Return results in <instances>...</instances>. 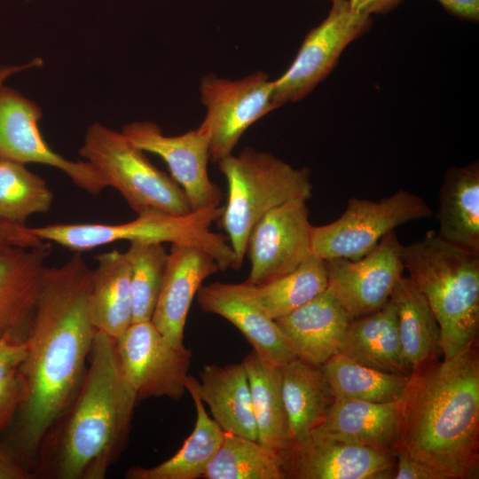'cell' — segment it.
<instances>
[{
    "instance_id": "obj_1",
    "label": "cell",
    "mask_w": 479,
    "mask_h": 479,
    "mask_svg": "<svg viewBox=\"0 0 479 479\" xmlns=\"http://www.w3.org/2000/svg\"><path fill=\"white\" fill-rule=\"evenodd\" d=\"M91 272L77 253L47 267L43 277L18 368L25 398L4 438L31 472L43 437L72 404L87 371L97 332L88 307Z\"/></svg>"
},
{
    "instance_id": "obj_2",
    "label": "cell",
    "mask_w": 479,
    "mask_h": 479,
    "mask_svg": "<svg viewBox=\"0 0 479 479\" xmlns=\"http://www.w3.org/2000/svg\"><path fill=\"white\" fill-rule=\"evenodd\" d=\"M399 450L439 479L477 478L479 359L475 342L412 372L397 400ZM393 450V451H394Z\"/></svg>"
},
{
    "instance_id": "obj_3",
    "label": "cell",
    "mask_w": 479,
    "mask_h": 479,
    "mask_svg": "<svg viewBox=\"0 0 479 479\" xmlns=\"http://www.w3.org/2000/svg\"><path fill=\"white\" fill-rule=\"evenodd\" d=\"M137 402L115 339L97 331L79 391L40 444L35 478L104 479L124 449Z\"/></svg>"
},
{
    "instance_id": "obj_4",
    "label": "cell",
    "mask_w": 479,
    "mask_h": 479,
    "mask_svg": "<svg viewBox=\"0 0 479 479\" xmlns=\"http://www.w3.org/2000/svg\"><path fill=\"white\" fill-rule=\"evenodd\" d=\"M402 260L438 323L444 358L476 342L479 254L428 231L420 240L403 246Z\"/></svg>"
},
{
    "instance_id": "obj_5",
    "label": "cell",
    "mask_w": 479,
    "mask_h": 479,
    "mask_svg": "<svg viewBox=\"0 0 479 479\" xmlns=\"http://www.w3.org/2000/svg\"><path fill=\"white\" fill-rule=\"evenodd\" d=\"M217 166L228 184L227 204L219 220L235 255V270H240L255 224L283 203L311 198L310 171L249 146L222 159Z\"/></svg>"
},
{
    "instance_id": "obj_6",
    "label": "cell",
    "mask_w": 479,
    "mask_h": 479,
    "mask_svg": "<svg viewBox=\"0 0 479 479\" xmlns=\"http://www.w3.org/2000/svg\"><path fill=\"white\" fill-rule=\"evenodd\" d=\"M223 212L224 206L192 210L186 215L148 209L123 224H57L30 231L41 240L76 252L120 240L189 246L209 254L220 271L235 270L236 258L227 236L211 231L212 224L219 220Z\"/></svg>"
},
{
    "instance_id": "obj_7",
    "label": "cell",
    "mask_w": 479,
    "mask_h": 479,
    "mask_svg": "<svg viewBox=\"0 0 479 479\" xmlns=\"http://www.w3.org/2000/svg\"><path fill=\"white\" fill-rule=\"evenodd\" d=\"M145 152L122 132L98 122L86 131L79 153L115 188L137 215L159 209L174 215L192 212L188 198L175 179L155 167Z\"/></svg>"
},
{
    "instance_id": "obj_8",
    "label": "cell",
    "mask_w": 479,
    "mask_h": 479,
    "mask_svg": "<svg viewBox=\"0 0 479 479\" xmlns=\"http://www.w3.org/2000/svg\"><path fill=\"white\" fill-rule=\"evenodd\" d=\"M432 216V209L417 194L404 189L379 200L349 199L335 221L311 228V252L323 260H357L400 225Z\"/></svg>"
},
{
    "instance_id": "obj_9",
    "label": "cell",
    "mask_w": 479,
    "mask_h": 479,
    "mask_svg": "<svg viewBox=\"0 0 479 479\" xmlns=\"http://www.w3.org/2000/svg\"><path fill=\"white\" fill-rule=\"evenodd\" d=\"M199 89L207 109L200 125L208 132L210 160L216 163L232 154L252 124L277 109L272 100L273 80L263 71L236 80L208 74Z\"/></svg>"
},
{
    "instance_id": "obj_10",
    "label": "cell",
    "mask_w": 479,
    "mask_h": 479,
    "mask_svg": "<svg viewBox=\"0 0 479 479\" xmlns=\"http://www.w3.org/2000/svg\"><path fill=\"white\" fill-rule=\"evenodd\" d=\"M332 1L326 19L307 34L288 69L273 81L277 108L310 93L335 67L343 50L371 27V16L353 11L349 0Z\"/></svg>"
},
{
    "instance_id": "obj_11",
    "label": "cell",
    "mask_w": 479,
    "mask_h": 479,
    "mask_svg": "<svg viewBox=\"0 0 479 479\" xmlns=\"http://www.w3.org/2000/svg\"><path fill=\"white\" fill-rule=\"evenodd\" d=\"M115 346L122 374L137 401L177 400L187 391L191 349L172 346L151 320L131 323Z\"/></svg>"
},
{
    "instance_id": "obj_12",
    "label": "cell",
    "mask_w": 479,
    "mask_h": 479,
    "mask_svg": "<svg viewBox=\"0 0 479 479\" xmlns=\"http://www.w3.org/2000/svg\"><path fill=\"white\" fill-rule=\"evenodd\" d=\"M41 117V108L35 102L0 85V160L56 168L76 186L92 194L108 187L90 162L70 161L49 146L39 130Z\"/></svg>"
},
{
    "instance_id": "obj_13",
    "label": "cell",
    "mask_w": 479,
    "mask_h": 479,
    "mask_svg": "<svg viewBox=\"0 0 479 479\" xmlns=\"http://www.w3.org/2000/svg\"><path fill=\"white\" fill-rule=\"evenodd\" d=\"M285 478L388 479L393 478V451L348 443L313 430L292 442L280 456Z\"/></svg>"
},
{
    "instance_id": "obj_14",
    "label": "cell",
    "mask_w": 479,
    "mask_h": 479,
    "mask_svg": "<svg viewBox=\"0 0 479 479\" xmlns=\"http://www.w3.org/2000/svg\"><path fill=\"white\" fill-rule=\"evenodd\" d=\"M311 228L307 200L296 199L266 213L252 228L246 255L251 286H262L298 267L311 254Z\"/></svg>"
},
{
    "instance_id": "obj_15",
    "label": "cell",
    "mask_w": 479,
    "mask_h": 479,
    "mask_svg": "<svg viewBox=\"0 0 479 479\" xmlns=\"http://www.w3.org/2000/svg\"><path fill=\"white\" fill-rule=\"evenodd\" d=\"M403 246L392 231L357 260H325L328 287L351 319L378 310L389 300L404 276Z\"/></svg>"
},
{
    "instance_id": "obj_16",
    "label": "cell",
    "mask_w": 479,
    "mask_h": 479,
    "mask_svg": "<svg viewBox=\"0 0 479 479\" xmlns=\"http://www.w3.org/2000/svg\"><path fill=\"white\" fill-rule=\"evenodd\" d=\"M121 131L137 147L166 162L192 210L220 206L223 192L208 177L209 135L203 126L181 135L166 136L154 122L143 121L125 124Z\"/></svg>"
},
{
    "instance_id": "obj_17",
    "label": "cell",
    "mask_w": 479,
    "mask_h": 479,
    "mask_svg": "<svg viewBox=\"0 0 479 479\" xmlns=\"http://www.w3.org/2000/svg\"><path fill=\"white\" fill-rule=\"evenodd\" d=\"M201 310L223 317L235 326L263 360L281 367L297 357L287 337L255 300L250 285L214 282L200 287Z\"/></svg>"
},
{
    "instance_id": "obj_18",
    "label": "cell",
    "mask_w": 479,
    "mask_h": 479,
    "mask_svg": "<svg viewBox=\"0 0 479 479\" xmlns=\"http://www.w3.org/2000/svg\"><path fill=\"white\" fill-rule=\"evenodd\" d=\"M51 252L49 241L0 247V338L26 339Z\"/></svg>"
},
{
    "instance_id": "obj_19",
    "label": "cell",
    "mask_w": 479,
    "mask_h": 479,
    "mask_svg": "<svg viewBox=\"0 0 479 479\" xmlns=\"http://www.w3.org/2000/svg\"><path fill=\"white\" fill-rule=\"evenodd\" d=\"M219 271L209 254L193 247L171 244L151 321L175 348H186L184 331L192 302L202 282Z\"/></svg>"
},
{
    "instance_id": "obj_20",
    "label": "cell",
    "mask_w": 479,
    "mask_h": 479,
    "mask_svg": "<svg viewBox=\"0 0 479 479\" xmlns=\"http://www.w3.org/2000/svg\"><path fill=\"white\" fill-rule=\"evenodd\" d=\"M351 320L328 287L307 303L275 319L297 357L318 366L339 353Z\"/></svg>"
},
{
    "instance_id": "obj_21",
    "label": "cell",
    "mask_w": 479,
    "mask_h": 479,
    "mask_svg": "<svg viewBox=\"0 0 479 479\" xmlns=\"http://www.w3.org/2000/svg\"><path fill=\"white\" fill-rule=\"evenodd\" d=\"M339 353L376 370L411 375L404 360L397 312L391 298L378 310L350 321Z\"/></svg>"
},
{
    "instance_id": "obj_22",
    "label": "cell",
    "mask_w": 479,
    "mask_h": 479,
    "mask_svg": "<svg viewBox=\"0 0 479 479\" xmlns=\"http://www.w3.org/2000/svg\"><path fill=\"white\" fill-rule=\"evenodd\" d=\"M198 392L224 431L257 441L250 387L242 362L205 365L200 373Z\"/></svg>"
},
{
    "instance_id": "obj_23",
    "label": "cell",
    "mask_w": 479,
    "mask_h": 479,
    "mask_svg": "<svg viewBox=\"0 0 479 479\" xmlns=\"http://www.w3.org/2000/svg\"><path fill=\"white\" fill-rule=\"evenodd\" d=\"M316 430L348 443L393 451L397 441V401L334 399Z\"/></svg>"
},
{
    "instance_id": "obj_24",
    "label": "cell",
    "mask_w": 479,
    "mask_h": 479,
    "mask_svg": "<svg viewBox=\"0 0 479 479\" xmlns=\"http://www.w3.org/2000/svg\"><path fill=\"white\" fill-rule=\"evenodd\" d=\"M438 235L479 254V164L446 170L439 191Z\"/></svg>"
},
{
    "instance_id": "obj_25",
    "label": "cell",
    "mask_w": 479,
    "mask_h": 479,
    "mask_svg": "<svg viewBox=\"0 0 479 479\" xmlns=\"http://www.w3.org/2000/svg\"><path fill=\"white\" fill-rule=\"evenodd\" d=\"M88 307L97 331L117 339L132 323L130 265L117 249L98 255Z\"/></svg>"
},
{
    "instance_id": "obj_26",
    "label": "cell",
    "mask_w": 479,
    "mask_h": 479,
    "mask_svg": "<svg viewBox=\"0 0 479 479\" xmlns=\"http://www.w3.org/2000/svg\"><path fill=\"white\" fill-rule=\"evenodd\" d=\"M281 394L292 442L316 429L334 400L321 366L294 357L280 367Z\"/></svg>"
},
{
    "instance_id": "obj_27",
    "label": "cell",
    "mask_w": 479,
    "mask_h": 479,
    "mask_svg": "<svg viewBox=\"0 0 479 479\" xmlns=\"http://www.w3.org/2000/svg\"><path fill=\"white\" fill-rule=\"evenodd\" d=\"M186 389L196 409V422L182 447L169 459L151 467H132L128 479H196L201 477L218 450L224 430L211 419L198 392V381L188 375Z\"/></svg>"
},
{
    "instance_id": "obj_28",
    "label": "cell",
    "mask_w": 479,
    "mask_h": 479,
    "mask_svg": "<svg viewBox=\"0 0 479 479\" xmlns=\"http://www.w3.org/2000/svg\"><path fill=\"white\" fill-rule=\"evenodd\" d=\"M390 298L397 308L404 360L412 373L436 361L442 353L440 328L426 299L409 277H401Z\"/></svg>"
},
{
    "instance_id": "obj_29",
    "label": "cell",
    "mask_w": 479,
    "mask_h": 479,
    "mask_svg": "<svg viewBox=\"0 0 479 479\" xmlns=\"http://www.w3.org/2000/svg\"><path fill=\"white\" fill-rule=\"evenodd\" d=\"M248 378L257 441L279 457L291 446L281 394V371L254 350L242 361Z\"/></svg>"
},
{
    "instance_id": "obj_30",
    "label": "cell",
    "mask_w": 479,
    "mask_h": 479,
    "mask_svg": "<svg viewBox=\"0 0 479 479\" xmlns=\"http://www.w3.org/2000/svg\"><path fill=\"white\" fill-rule=\"evenodd\" d=\"M321 369L334 399L397 401L410 377L368 367L340 353L326 360Z\"/></svg>"
},
{
    "instance_id": "obj_31",
    "label": "cell",
    "mask_w": 479,
    "mask_h": 479,
    "mask_svg": "<svg viewBox=\"0 0 479 479\" xmlns=\"http://www.w3.org/2000/svg\"><path fill=\"white\" fill-rule=\"evenodd\" d=\"M205 479H284L280 457L258 441L224 431Z\"/></svg>"
},
{
    "instance_id": "obj_32",
    "label": "cell",
    "mask_w": 479,
    "mask_h": 479,
    "mask_svg": "<svg viewBox=\"0 0 479 479\" xmlns=\"http://www.w3.org/2000/svg\"><path fill=\"white\" fill-rule=\"evenodd\" d=\"M251 291L267 314L282 318L307 303L328 287L325 260L311 254L292 271Z\"/></svg>"
},
{
    "instance_id": "obj_33",
    "label": "cell",
    "mask_w": 479,
    "mask_h": 479,
    "mask_svg": "<svg viewBox=\"0 0 479 479\" xmlns=\"http://www.w3.org/2000/svg\"><path fill=\"white\" fill-rule=\"evenodd\" d=\"M53 194L25 164L0 160V220L25 225L35 214L50 210Z\"/></svg>"
},
{
    "instance_id": "obj_34",
    "label": "cell",
    "mask_w": 479,
    "mask_h": 479,
    "mask_svg": "<svg viewBox=\"0 0 479 479\" xmlns=\"http://www.w3.org/2000/svg\"><path fill=\"white\" fill-rule=\"evenodd\" d=\"M130 265L132 323L151 320L168 255L163 243L131 241L123 252Z\"/></svg>"
},
{
    "instance_id": "obj_35",
    "label": "cell",
    "mask_w": 479,
    "mask_h": 479,
    "mask_svg": "<svg viewBox=\"0 0 479 479\" xmlns=\"http://www.w3.org/2000/svg\"><path fill=\"white\" fill-rule=\"evenodd\" d=\"M24 398V383L18 369L0 380V436L12 425Z\"/></svg>"
},
{
    "instance_id": "obj_36",
    "label": "cell",
    "mask_w": 479,
    "mask_h": 479,
    "mask_svg": "<svg viewBox=\"0 0 479 479\" xmlns=\"http://www.w3.org/2000/svg\"><path fill=\"white\" fill-rule=\"evenodd\" d=\"M25 355V339L12 334L0 338V380L16 371Z\"/></svg>"
},
{
    "instance_id": "obj_37",
    "label": "cell",
    "mask_w": 479,
    "mask_h": 479,
    "mask_svg": "<svg viewBox=\"0 0 479 479\" xmlns=\"http://www.w3.org/2000/svg\"><path fill=\"white\" fill-rule=\"evenodd\" d=\"M0 479H35L3 436H0Z\"/></svg>"
},
{
    "instance_id": "obj_38",
    "label": "cell",
    "mask_w": 479,
    "mask_h": 479,
    "mask_svg": "<svg viewBox=\"0 0 479 479\" xmlns=\"http://www.w3.org/2000/svg\"><path fill=\"white\" fill-rule=\"evenodd\" d=\"M396 458V479H439L437 475L426 466L414 460L404 452L394 450Z\"/></svg>"
},
{
    "instance_id": "obj_39",
    "label": "cell",
    "mask_w": 479,
    "mask_h": 479,
    "mask_svg": "<svg viewBox=\"0 0 479 479\" xmlns=\"http://www.w3.org/2000/svg\"><path fill=\"white\" fill-rule=\"evenodd\" d=\"M454 17L469 21L479 19V0H437Z\"/></svg>"
},
{
    "instance_id": "obj_40",
    "label": "cell",
    "mask_w": 479,
    "mask_h": 479,
    "mask_svg": "<svg viewBox=\"0 0 479 479\" xmlns=\"http://www.w3.org/2000/svg\"><path fill=\"white\" fill-rule=\"evenodd\" d=\"M404 0H349L350 8L360 14H386L396 9Z\"/></svg>"
},
{
    "instance_id": "obj_41",
    "label": "cell",
    "mask_w": 479,
    "mask_h": 479,
    "mask_svg": "<svg viewBox=\"0 0 479 479\" xmlns=\"http://www.w3.org/2000/svg\"><path fill=\"white\" fill-rule=\"evenodd\" d=\"M28 239L25 226L0 220V247L25 246Z\"/></svg>"
},
{
    "instance_id": "obj_42",
    "label": "cell",
    "mask_w": 479,
    "mask_h": 479,
    "mask_svg": "<svg viewBox=\"0 0 479 479\" xmlns=\"http://www.w3.org/2000/svg\"><path fill=\"white\" fill-rule=\"evenodd\" d=\"M41 64H42V59H35L26 65L8 66V67H1L0 68V85H2L4 81L9 76H11L12 75L20 72L22 70L27 69V68L39 67Z\"/></svg>"
}]
</instances>
